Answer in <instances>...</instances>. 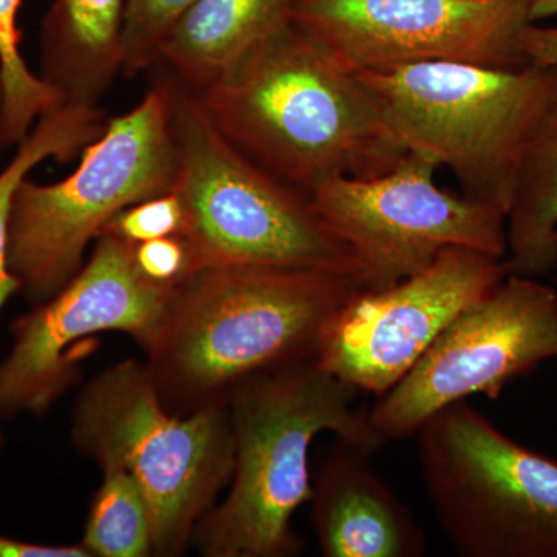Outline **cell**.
Instances as JSON below:
<instances>
[{"mask_svg": "<svg viewBox=\"0 0 557 557\" xmlns=\"http://www.w3.org/2000/svg\"><path fill=\"white\" fill-rule=\"evenodd\" d=\"M504 259L450 248L386 288H362L327 322L318 364L358 392L391 391L457 314L507 277Z\"/></svg>", "mask_w": 557, "mask_h": 557, "instance_id": "cell-13", "label": "cell"}, {"mask_svg": "<svg viewBox=\"0 0 557 557\" xmlns=\"http://www.w3.org/2000/svg\"><path fill=\"white\" fill-rule=\"evenodd\" d=\"M362 288L358 278L324 270L219 267L188 274L145 348L161 401L188 416L228 403L249 376L314 357L330 318Z\"/></svg>", "mask_w": 557, "mask_h": 557, "instance_id": "cell-2", "label": "cell"}, {"mask_svg": "<svg viewBox=\"0 0 557 557\" xmlns=\"http://www.w3.org/2000/svg\"><path fill=\"white\" fill-rule=\"evenodd\" d=\"M164 76L172 94L174 190L185 207L182 237L189 274L219 267H282L347 274L366 287L357 256L319 218L310 197L245 159L212 126L194 95L170 73Z\"/></svg>", "mask_w": 557, "mask_h": 557, "instance_id": "cell-4", "label": "cell"}, {"mask_svg": "<svg viewBox=\"0 0 557 557\" xmlns=\"http://www.w3.org/2000/svg\"><path fill=\"white\" fill-rule=\"evenodd\" d=\"M531 0H298L293 24L358 72L424 62L494 69L530 64L520 51Z\"/></svg>", "mask_w": 557, "mask_h": 557, "instance_id": "cell-12", "label": "cell"}, {"mask_svg": "<svg viewBox=\"0 0 557 557\" xmlns=\"http://www.w3.org/2000/svg\"><path fill=\"white\" fill-rule=\"evenodd\" d=\"M197 0H127L124 16V75L145 72L159 60L164 38Z\"/></svg>", "mask_w": 557, "mask_h": 557, "instance_id": "cell-21", "label": "cell"}, {"mask_svg": "<svg viewBox=\"0 0 557 557\" xmlns=\"http://www.w3.org/2000/svg\"><path fill=\"white\" fill-rule=\"evenodd\" d=\"M127 0H54L40 32V78L64 104L98 106L124 70Z\"/></svg>", "mask_w": 557, "mask_h": 557, "instance_id": "cell-16", "label": "cell"}, {"mask_svg": "<svg viewBox=\"0 0 557 557\" xmlns=\"http://www.w3.org/2000/svg\"><path fill=\"white\" fill-rule=\"evenodd\" d=\"M190 94L237 152L307 197L330 178L386 174L408 152L357 70L295 24Z\"/></svg>", "mask_w": 557, "mask_h": 557, "instance_id": "cell-1", "label": "cell"}, {"mask_svg": "<svg viewBox=\"0 0 557 557\" xmlns=\"http://www.w3.org/2000/svg\"><path fill=\"white\" fill-rule=\"evenodd\" d=\"M83 545H42L0 534V557H89Z\"/></svg>", "mask_w": 557, "mask_h": 557, "instance_id": "cell-25", "label": "cell"}, {"mask_svg": "<svg viewBox=\"0 0 557 557\" xmlns=\"http://www.w3.org/2000/svg\"><path fill=\"white\" fill-rule=\"evenodd\" d=\"M143 276L161 285H177L189 274V249L182 236L161 237L134 245Z\"/></svg>", "mask_w": 557, "mask_h": 557, "instance_id": "cell-23", "label": "cell"}, {"mask_svg": "<svg viewBox=\"0 0 557 557\" xmlns=\"http://www.w3.org/2000/svg\"><path fill=\"white\" fill-rule=\"evenodd\" d=\"M421 478L461 557H557V461L458 401L418 429Z\"/></svg>", "mask_w": 557, "mask_h": 557, "instance_id": "cell-8", "label": "cell"}, {"mask_svg": "<svg viewBox=\"0 0 557 557\" xmlns=\"http://www.w3.org/2000/svg\"><path fill=\"white\" fill-rule=\"evenodd\" d=\"M358 391L318 364L288 362L231 391L236 463L231 490L197 523L194 541L209 557H289L302 552L292 518L313 496L310 448L322 432L375 454L386 445Z\"/></svg>", "mask_w": 557, "mask_h": 557, "instance_id": "cell-3", "label": "cell"}, {"mask_svg": "<svg viewBox=\"0 0 557 557\" xmlns=\"http://www.w3.org/2000/svg\"><path fill=\"white\" fill-rule=\"evenodd\" d=\"M358 73L406 150L453 171L469 199L508 214L528 143L557 100V67L424 62Z\"/></svg>", "mask_w": 557, "mask_h": 557, "instance_id": "cell-5", "label": "cell"}, {"mask_svg": "<svg viewBox=\"0 0 557 557\" xmlns=\"http://www.w3.org/2000/svg\"><path fill=\"white\" fill-rule=\"evenodd\" d=\"M438 170L431 157L408 150L386 174L330 178L311 193L319 218L361 263L366 288L416 276L450 248L507 255L505 212L442 188Z\"/></svg>", "mask_w": 557, "mask_h": 557, "instance_id": "cell-9", "label": "cell"}, {"mask_svg": "<svg viewBox=\"0 0 557 557\" xmlns=\"http://www.w3.org/2000/svg\"><path fill=\"white\" fill-rule=\"evenodd\" d=\"M296 3L197 0L164 38L157 64L189 91L205 89L249 51L289 27Z\"/></svg>", "mask_w": 557, "mask_h": 557, "instance_id": "cell-15", "label": "cell"}, {"mask_svg": "<svg viewBox=\"0 0 557 557\" xmlns=\"http://www.w3.org/2000/svg\"><path fill=\"white\" fill-rule=\"evenodd\" d=\"M336 440L319 463L310 498L322 556L426 555V533L372 467V454Z\"/></svg>", "mask_w": 557, "mask_h": 557, "instance_id": "cell-14", "label": "cell"}, {"mask_svg": "<svg viewBox=\"0 0 557 557\" xmlns=\"http://www.w3.org/2000/svg\"><path fill=\"white\" fill-rule=\"evenodd\" d=\"M104 480L91 504L83 547L91 556L153 555V525L141 487L123 468H102Z\"/></svg>", "mask_w": 557, "mask_h": 557, "instance_id": "cell-19", "label": "cell"}, {"mask_svg": "<svg viewBox=\"0 0 557 557\" xmlns=\"http://www.w3.org/2000/svg\"><path fill=\"white\" fill-rule=\"evenodd\" d=\"M185 219L183 201L175 190H171L123 209L110 220L102 233L138 245L161 237L182 236Z\"/></svg>", "mask_w": 557, "mask_h": 557, "instance_id": "cell-22", "label": "cell"}, {"mask_svg": "<svg viewBox=\"0 0 557 557\" xmlns=\"http://www.w3.org/2000/svg\"><path fill=\"white\" fill-rule=\"evenodd\" d=\"M106 123L98 106H61L40 116L30 134L16 146L13 159L0 171V310L21 289L7 259L11 209L21 183L46 160L69 163L78 157L100 137Z\"/></svg>", "mask_w": 557, "mask_h": 557, "instance_id": "cell-18", "label": "cell"}, {"mask_svg": "<svg viewBox=\"0 0 557 557\" xmlns=\"http://www.w3.org/2000/svg\"><path fill=\"white\" fill-rule=\"evenodd\" d=\"M557 16V0H531L530 17L533 24Z\"/></svg>", "mask_w": 557, "mask_h": 557, "instance_id": "cell-26", "label": "cell"}, {"mask_svg": "<svg viewBox=\"0 0 557 557\" xmlns=\"http://www.w3.org/2000/svg\"><path fill=\"white\" fill-rule=\"evenodd\" d=\"M9 148L5 137V79H3L2 61H0V157L3 150Z\"/></svg>", "mask_w": 557, "mask_h": 557, "instance_id": "cell-27", "label": "cell"}, {"mask_svg": "<svg viewBox=\"0 0 557 557\" xmlns=\"http://www.w3.org/2000/svg\"><path fill=\"white\" fill-rule=\"evenodd\" d=\"M520 51L530 64L557 67V27L528 25L520 36Z\"/></svg>", "mask_w": 557, "mask_h": 557, "instance_id": "cell-24", "label": "cell"}, {"mask_svg": "<svg viewBox=\"0 0 557 557\" xmlns=\"http://www.w3.org/2000/svg\"><path fill=\"white\" fill-rule=\"evenodd\" d=\"M24 0H0V61L5 79V137L16 148L40 116L64 106L60 95L28 67L22 54L20 13Z\"/></svg>", "mask_w": 557, "mask_h": 557, "instance_id": "cell-20", "label": "cell"}, {"mask_svg": "<svg viewBox=\"0 0 557 557\" xmlns=\"http://www.w3.org/2000/svg\"><path fill=\"white\" fill-rule=\"evenodd\" d=\"M175 285L143 276L134 245L102 233L76 276L11 324L0 362V417L42 416L78 380L84 339L124 332L146 348L166 318Z\"/></svg>", "mask_w": 557, "mask_h": 557, "instance_id": "cell-11", "label": "cell"}, {"mask_svg": "<svg viewBox=\"0 0 557 557\" xmlns=\"http://www.w3.org/2000/svg\"><path fill=\"white\" fill-rule=\"evenodd\" d=\"M61 182L25 178L14 197L7 259L22 295L46 302L76 276L84 252L123 209L177 185L172 94L166 76L137 108L108 120Z\"/></svg>", "mask_w": 557, "mask_h": 557, "instance_id": "cell-7", "label": "cell"}, {"mask_svg": "<svg viewBox=\"0 0 557 557\" xmlns=\"http://www.w3.org/2000/svg\"><path fill=\"white\" fill-rule=\"evenodd\" d=\"M557 358V292L507 274L443 330L426 354L376 399L370 421L384 442L412 437L440 410L474 395L500 398L511 381Z\"/></svg>", "mask_w": 557, "mask_h": 557, "instance_id": "cell-10", "label": "cell"}, {"mask_svg": "<svg viewBox=\"0 0 557 557\" xmlns=\"http://www.w3.org/2000/svg\"><path fill=\"white\" fill-rule=\"evenodd\" d=\"M508 274L542 277L557 267V100L528 143L507 214Z\"/></svg>", "mask_w": 557, "mask_h": 557, "instance_id": "cell-17", "label": "cell"}, {"mask_svg": "<svg viewBox=\"0 0 557 557\" xmlns=\"http://www.w3.org/2000/svg\"><path fill=\"white\" fill-rule=\"evenodd\" d=\"M73 443L101 468H123L148 500L153 553L178 556L236 463L228 403L188 416L161 401L148 366L119 362L81 392Z\"/></svg>", "mask_w": 557, "mask_h": 557, "instance_id": "cell-6", "label": "cell"}]
</instances>
